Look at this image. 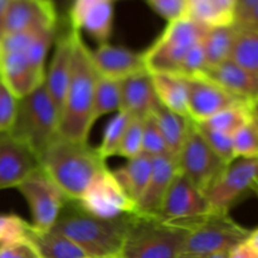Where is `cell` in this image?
<instances>
[{"instance_id": "277c9868", "label": "cell", "mask_w": 258, "mask_h": 258, "mask_svg": "<svg viewBox=\"0 0 258 258\" xmlns=\"http://www.w3.org/2000/svg\"><path fill=\"white\" fill-rule=\"evenodd\" d=\"M131 216L103 219L67 201L52 229L75 242L88 258H118Z\"/></svg>"}, {"instance_id": "bcb514c9", "label": "cell", "mask_w": 258, "mask_h": 258, "mask_svg": "<svg viewBox=\"0 0 258 258\" xmlns=\"http://www.w3.org/2000/svg\"><path fill=\"white\" fill-rule=\"evenodd\" d=\"M111 2H112V3H113V2H116V0H111Z\"/></svg>"}, {"instance_id": "cb8c5ba5", "label": "cell", "mask_w": 258, "mask_h": 258, "mask_svg": "<svg viewBox=\"0 0 258 258\" xmlns=\"http://www.w3.org/2000/svg\"><path fill=\"white\" fill-rule=\"evenodd\" d=\"M159 103L178 115L188 117V92L183 77L171 73H150Z\"/></svg>"}, {"instance_id": "8d00e7d4", "label": "cell", "mask_w": 258, "mask_h": 258, "mask_svg": "<svg viewBox=\"0 0 258 258\" xmlns=\"http://www.w3.org/2000/svg\"><path fill=\"white\" fill-rule=\"evenodd\" d=\"M143 127L144 118L133 117L126 127L123 134L122 141L118 148L117 155L128 159L135 158L136 155L141 154V144H143Z\"/></svg>"}, {"instance_id": "5bb4252c", "label": "cell", "mask_w": 258, "mask_h": 258, "mask_svg": "<svg viewBox=\"0 0 258 258\" xmlns=\"http://www.w3.org/2000/svg\"><path fill=\"white\" fill-rule=\"evenodd\" d=\"M188 92V117L193 122L202 123L216 113L238 105H257L228 92L204 75L183 77Z\"/></svg>"}, {"instance_id": "d6986e66", "label": "cell", "mask_w": 258, "mask_h": 258, "mask_svg": "<svg viewBox=\"0 0 258 258\" xmlns=\"http://www.w3.org/2000/svg\"><path fill=\"white\" fill-rule=\"evenodd\" d=\"M91 53L93 64L101 77L121 82L136 73L148 72L144 64L143 53L110 43L100 44L97 49L91 50Z\"/></svg>"}, {"instance_id": "9a60e30c", "label": "cell", "mask_w": 258, "mask_h": 258, "mask_svg": "<svg viewBox=\"0 0 258 258\" xmlns=\"http://www.w3.org/2000/svg\"><path fill=\"white\" fill-rule=\"evenodd\" d=\"M60 18L49 0H9L2 33L57 32Z\"/></svg>"}, {"instance_id": "74e56055", "label": "cell", "mask_w": 258, "mask_h": 258, "mask_svg": "<svg viewBox=\"0 0 258 258\" xmlns=\"http://www.w3.org/2000/svg\"><path fill=\"white\" fill-rule=\"evenodd\" d=\"M233 27L258 29V0H234Z\"/></svg>"}, {"instance_id": "d590c367", "label": "cell", "mask_w": 258, "mask_h": 258, "mask_svg": "<svg viewBox=\"0 0 258 258\" xmlns=\"http://www.w3.org/2000/svg\"><path fill=\"white\" fill-rule=\"evenodd\" d=\"M32 224L13 213H0V246L27 238Z\"/></svg>"}, {"instance_id": "52a82bcc", "label": "cell", "mask_w": 258, "mask_h": 258, "mask_svg": "<svg viewBox=\"0 0 258 258\" xmlns=\"http://www.w3.org/2000/svg\"><path fill=\"white\" fill-rule=\"evenodd\" d=\"M206 30V27L185 15L168 23L155 42L143 52L146 71L178 75L186 54L201 42Z\"/></svg>"}, {"instance_id": "83f0119b", "label": "cell", "mask_w": 258, "mask_h": 258, "mask_svg": "<svg viewBox=\"0 0 258 258\" xmlns=\"http://www.w3.org/2000/svg\"><path fill=\"white\" fill-rule=\"evenodd\" d=\"M234 37H236V28L233 25L207 28L202 38L204 59H206L204 68L214 67L229 59Z\"/></svg>"}, {"instance_id": "f1b7e54d", "label": "cell", "mask_w": 258, "mask_h": 258, "mask_svg": "<svg viewBox=\"0 0 258 258\" xmlns=\"http://www.w3.org/2000/svg\"><path fill=\"white\" fill-rule=\"evenodd\" d=\"M229 60L258 77V29H236Z\"/></svg>"}, {"instance_id": "484cf974", "label": "cell", "mask_w": 258, "mask_h": 258, "mask_svg": "<svg viewBox=\"0 0 258 258\" xmlns=\"http://www.w3.org/2000/svg\"><path fill=\"white\" fill-rule=\"evenodd\" d=\"M40 258H88L75 243L54 229L38 231L32 227L28 234Z\"/></svg>"}, {"instance_id": "4fadbf2b", "label": "cell", "mask_w": 258, "mask_h": 258, "mask_svg": "<svg viewBox=\"0 0 258 258\" xmlns=\"http://www.w3.org/2000/svg\"><path fill=\"white\" fill-rule=\"evenodd\" d=\"M212 212L206 194L178 171L166 191L159 218L189 228Z\"/></svg>"}, {"instance_id": "7a4b0ae2", "label": "cell", "mask_w": 258, "mask_h": 258, "mask_svg": "<svg viewBox=\"0 0 258 258\" xmlns=\"http://www.w3.org/2000/svg\"><path fill=\"white\" fill-rule=\"evenodd\" d=\"M38 165L67 201L78 202L88 184L105 170L106 160L87 143L58 135L38 156Z\"/></svg>"}, {"instance_id": "3957f363", "label": "cell", "mask_w": 258, "mask_h": 258, "mask_svg": "<svg viewBox=\"0 0 258 258\" xmlns=\"http://www.w3.org/2000/svg\"><path fill=\"white\" fill-rule=\"evenodd\" d=\"M98 73L92 60V53L75 29L72 72L59 112L58 135L75 141L87 143L93 123V97Z\"/></svg>"}, {"instance_id": "7c38bea8", "label": "cell", "mask_w": 258, "mask_h": 258, "mask_svg": "<svg viewBox=\"0 0 258 258\" xmlns=\"http://www.w3.org/2000/svg\"><path fill=\"white\" fill-rule=\"evenodd\" d=\"M77 203L87 213L103 219L134 214L136 209L135 202L123 191L107 168L93 178Z\"/></svg>"}, {"instance_id": "1f68e13d", "label": "cell", "mask_w": 258, "mask_h": 258, "mask_svg": "<svg viewBox=\"0 0 258 258\" xmlns=\"http://www.w3.org/2000/svg\"><path fill=\"white\" fill-rule=\"evenodd\" d=\"M130 120V113L125 112V111H118L115 117L106 125L101 145L97 148L98 153L105 160L110 156L117 155L118 148H120L123 134H125Z\"/></svg>"}, {"instance_id": "ee69618b", "label": "cell", "mask_w": 258, "mask_h": 258, "mask_svg": "<svg viewBox=\"0 0 258 258\" xmlns=\"http://www.w3.org/2000/svg\"><path fill=\"white\" fill-rule=\"evenodd\" d=\"M178 258H228V253H216V254L181 253Z\"/></svg>"}, {"instance_id": "4dcf8cb0", "label": "cell", "mask_w": 258, "mask_h": 258, "mask_svg": "<svg viewBox=\"0 0 258 258\" xmlns=\"http://www.w3.org/2000/svg\"><path fill=\"white\" fill-rule=\"evenodd\" d=\"M121 110V82L98 76L93 97V121Z\"/></svg>"}, {"instance_id": "836d02e7", "label": "cell", "mask_w": 258, "mask_h": 258, "mask_svg": "<svg viewBox=\"0 0 258 258\" xmlns=\"http://www.w3.org/2000/svg\"><path fill=\"white\" fill-rule=\"evenodd\" d=\"M141 154H145V155L151 156V158L169 154L165 141L161 136V133L159 130L158 123H156L153 113H150V115L144 118Z\"/></svg>"}, {"instance_id": "60d3db41", "label": "cell", "mask_w": 258, "mask_h": 258, "mask_svg": "<svg viewBox=\"0 0 258 258\" xmlns=\"http://www.w3.org/2000/svg\"><path fill=\"white\" fill-rule=\"evenodd\" d=\"M0 258H40L29 237L0 246Z\"/></svg>"}, {"instance_id": "7dc6e473", "label": "cell", "mask_w": 258, "mask_h": 258, "mask_svg": "<svg viewBox=\"0 0 258 258\" xmlns=\"http://www.w3.org/2000/svg\"><path fill=\"white\" fill-rule=\"evenodd\" d=\"M49 2H52V0H49Z\"/></svg>"}, {"instance_id": "4316f807", "label": "cell", "mask_w": 258, "mask_h": 258, "mask_svg": "<svg viewBox=\"0 0 258 258\" xmlns=\"http://www.w3.org/2000/svg\"><path fill=\"white\" fill-rule=\"evenodd\" d=\"M151 113H153L161 136L165 141L169 155H171L176 160L179 151L183 146L190 120L186 116L178 115V113L168 110L160 103L156 106L155 110Z\"/></svg>"}, {"instance_id": "30bf717a", "label": "cell", "mask_w": 258, "mask_h": 258, "mask_svg": "<svg viewBox=\"0 0 258 258\" xmlns=\"http://www.w3.org/2000/svg\"><path fill=\"white\" fill-rule=\"evenodd\" d=\"M257 158H238L224 168L204 191L213 211L229 212L242 199L257 190Z\"/></svg>"}, {"instance_id": "ba28073f", "label": "cell", "mask_w": 258, "mask_h": 258, "mask_svg": "<svg viewBox=\"0 0 258 258\" xmlns=\"http://www.w3.org/2000/svg\"><path fill=\"white\" fill-rule=\"evenodd\" d=\"M188 229L181 253H229L234 247L243 243L252 232L237 223L229 212L218 211H213Z\"/></svg>"}, {"instance_id": "8992f818", "label": "cell", "mask_w": 258, "mask_h": 258, "mask_svg": "<svg viewBox=\"0 0 258 258\" xmlns=\"http://www.w3.org/2000/svg\"><path fill=\"white\" fill-rule=\"evenodd\" d=\"M59 112L44 83L18 100L17 118L10 133L25 144L35 156L58 136Z\"/></svg>"}, {"instance_id": "d6a6232c", "label": "cell", "mask_w": 258, "mask_h": 258, "mask_svg": "<svg viewBox=\"0 0 258 258\" xmlns=\"http://www.w3.org/2000/svg\"><path fill=\"white\" fill-rule=\"evenodd\" d=\"M257 116H253L233 135L234 158H257L258 153Z\"/></svg>"}, {"instance_id": "e0dca14e", "label": "cell", "mask_w": 258, "mask_h": 258, "mask_svg": "<svg viewBox=\"0 0 258 258\" xmlns=\"http://www.w3.org/2000/svg\"><path fill=\"white\" fill-rule=\"evenodd\" d=\"M35 154L12 133H0V190L17 188L38 168Z\"/></svg>"}, {"instance_id": "e575fe53", "label": "cell", "mask_w": 258, "mask_h": 258, "mask_svg": "<svg viewBox=\"0 0 258 258\" xmlns=\"http://www.w3.org/2000/svg\"><path fill=\"white\" fill-rule=\"evenodd\" d=\"M196 125L198 127L199 133L204 138V140L207 141V144L222 159L223 163L228 165V164H231L236 159L234 158L233 150V136L219 133V131L211 130V128H207L204 126L198 125V123H196Z\"/></svg>"}, {"instance_id": "f35d334b", "label": "cell", "mask_w": 258, "mask_h": 258, "mask_svg": "<svg viewBox=\"0 0 258 258\" xmlns=\"http://www.w3.org/2000/svg\"><path fill=\"white\" fill-rule=\"evenodd\" d=\"M18 98L0 80V133H10L14 127Z\"/></svg>"}, {"instance_id": "5b68a950", "label": "cell", "mask_w": 258, "mask_h": 258, "mask_svg": "<svg viewBox=\"0 0 258 258\" xmlns=\"http://www.w3.org/2000/svg\"><path fill=\"white\" fill-rule=\"evenodd\" d=\"M188 232L159 217L134 213L118 258H178Z\"/></svg>"}, {"instance_id": "6da1fadb", "label": "cell", "mask_w": 258, "mask_h": 258, "mask_svg": "<svg viewBox=\"0 0 258 258\" xmlns=\"http://www.w3.org/2000/svg\"><path fill=\"white\" fill-rule=\"evenodd\" d=\"M57 32L0 34V80L18 100L44 83L45 58Z\"/></svg>"}, {"instance_id": "b9f144b4", "label": "cell", "mask_w": 258, "mask_h": 258, "mask_svg": "<svg viewBox=\"0 0 258 258\" xmlns=\"http://www.w3.org/2000/svg\"><path fill=\"white\" fill-rule=\"evenodd\" d=\"M228 258H258V231L252 229L251 234L243 243L234 247Z\"/></svg>"}, {"instance_id": "ac0fdd59", "label": "cell", "mask_w": 258, "mask_h": 258, "mask_svg": "<svg viewBox=\"0 0 258 258\" xmlns=\"http://www.w3.org/2000/svg\"><path fill=\"white\" fill-rule=\"evenodd\" d=\"M54 40L52 59L45 70L44 86L58 112H60L72 72L75 29L68 24V28H64L59 34H55Z\"/></svg>"}, {"instance_id": "f6af8a7d", "label": "cell", "mask_w": 258, "mask_h": 258, "mask_svg": "<svg viewBox=\"0 0 258 258\" xmlns=\"http://www.w3.org/2000/svg\"><path fill=\"white\" fill-rule=\"evenodd\" d=\"M8 3L9 0H0V33H2V24H3V18H4L5 10H7Z\"/></svg>"}, {"instance_id": "ffe728a7", "label": "cell", "mask_w": 258, "mask_h": 258, "mask_svg": "<svg viewBox=\"0 0 258 258\" xmlns=\"http://www.w3.org/2000/svg\"><path fill=\"white\" fill-rule=\"evenodd\" d=\"M178 173L176 160L171 155L153 158V169L146 188L136 202V214L159 217L166 191Z\"/></svg>"}, {"instance_id": "7bdbcfd3", "label": "cell", "mask_w": 258, "mask_h": 258, "mask_svg": "<svg viewBox=\"0 0 258 258\" xmlns=\"http://www.w3.org/2000/svg\"><path fill=\"white\" fill-rule=\"evenodd\" d=\"M72 2L73 0H52L53 5H54L58 14H59L60 20H66L68 10H70L71 5H72Z\"/></svg>"}, {"instance_id": "9c48e42d", "label": "cell", "mask_w": 258, "mask_h": 258, "mask_svg": "<svg viewBox=\"0 0 258 258\" xmlns=\"http://www.w3.org/2000/svg\"><path fill=\"white\" fill-rule=\"evenodd\" d=\"M176 166L179 173L204 193L224 170L227 164L212 150L196 123L190 120L183 146L176 158Z\"/></svg>"}, {"instance_id": "f546056e", "label": "cell", "mask_w": 258, "mask_h": 258, "mask_svg": "<svg viewBox=\"0 0 258 258\" xmlns=\"http://www.w3.org/2000/svg\"><path fill=\"white\" fill-rule=\"evenodd\" d=\"M253 116H257V105L232 106L198 125L233 136L236 131Z\"/></svg>"}, {"instance_id": "ab89813d", "label": "cell", "mask_w": 258, "mask_h": 258, "mask_svg": "<svg viewBox=\"0 0 258 258\" xmlns=\"http://www.w3.org/2000/svg\"><path fill=\"white\" fill-rule=\"evenodd\" d=\"M145 3L166 23L174 22L185 15V0H145Z\"/></svg>"}, {"instance_id": "d4e9b609", "label": "cell", "mask_w": 258, "mask_h": 258, "mask_svg": "<svg viewBox=\"0 0 258 258\" xmlns=\"http://www.w3.org/2000/svg\"><path fill=\"white\" fill-rule=\"evenodd\" d=\"M153 169V158L145 154H139L135 158L128 159L127 163L112 171L113 176L126 194L138 202L144 189L146 188Z\"/></svg>"}, {"instance_id": "2e32d148", "label": "cell", "mask_w": 258, "mask_h": 258, "mask_svg": "<svg viewBox=\"0 0 258 258\" xmlns=\"http://www.w3.org/2000/svg\"><path fill=\"white\" fill-rule=\"evenodd\" d=\"M113 18L111 0H73L66 20L71 28L85 30L98 44H105L112 35Z\"/></svg>"}, {"instance_id": "603a6c76", "label": "cell", "mask_w": 258, "mask_h": 258, "mask_svg": "<svg viewBox=\"0 0 258 258\" xmlns=\"http://www.w3.org/2000/svg\"><path fill=\"white\" fill-rule=\"evenodd\" d=\"M185 17L206 28L233 25L234 0H185Z\"/></svg>"}, {"instance_id": "8fae6325", "label": "cell", "mask_w": 258, "mask_h": 258, "mask_svg": "<svg viewBox=\"0 0 258 258\" xmlns=\"http://www.w3.org/2000/svg\"><path fill=\"white\" fill-rule=\"evenodd\" d=\"M17 189L29 206L33 228L38 231L52 228L67 202L57 185L38 166Z\"/></svg>"}, {"instance_id": "7402d4cb", "label": "cell", "mask_w": 258, "mask_h": 258, "mask_svg": "<svg viewBox=\"0 0 258 258\" xmlns=\"http://www.w3.org/2000/svg\"><path fill=\"white\" fill-rule=\"evenodd\" d=\"M201 73L237 97L257 102L258 77L244 71L232 60L228 59L214 67L204 68Z\"/></svg>"}, {"instance_id": "44dd1931", "label": "cell", "mask_w": 258, "mask_h": 258, "mask_svg": "<svg viewBox=\"0 0 258 258\" xmlns=\"http://www.w3.org/2000/svg\"><path fill=\"white\" fill-rule=\"evenodd\" d=\"M159 101L154 91L150 73L141 72L121 81V110L133 117L145 118Z\"/></svg>"}]
</instances>
